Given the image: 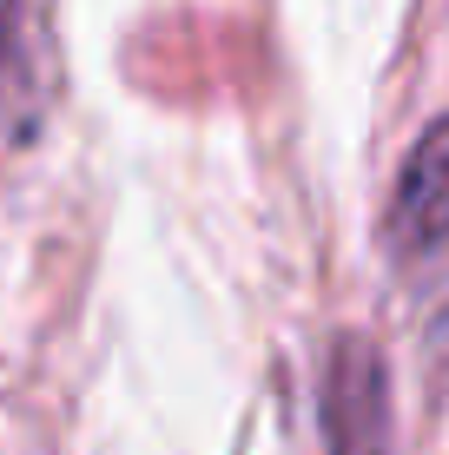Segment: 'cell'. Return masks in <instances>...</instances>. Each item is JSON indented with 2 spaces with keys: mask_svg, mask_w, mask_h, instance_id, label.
<instances>
[{
  "mask_svg": "<svg viewBox=\"0 0 449 455\" xmlns=\"http://www.w3.org/2000/svg\"><path fill=\"white\" fill-rule=\"evenodd\" d=\"M390 238L397 251H429L449 238V119L429 125V139L410 152L390 205Z\"/></svg>",
  "mask_w": 449,
  "mask_h": 455,
  "instance_id": "1",
  "label": "cell"
}]
</instances>
